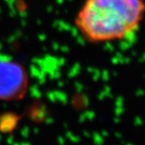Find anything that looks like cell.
<instances>
[{
	"label": "cell",
	"instance_id": "4",
	"mask_svg": "<svg viewBox=\"0 0 145 145\" xmlns=\"http://www.w3.org/2000/svg\"><path fill=\"white\" fill-rule=\"evenodd\" d=\"M115 136L117 138H119V140H122V134L121 133H119V132H117V133H115Z\"/></svg>",
	"mask_w": 145,
	"mask_h": 145
},
{
	"label": "cell",
	"instance_id": "2",
	"mask_svg": "<svg viewBox=\"0 0 145 145\" xmlns=\"http://www.w3.org/2000/svg\"><path fill=\"white\" fill-rule=\"evenodd\" d=\"M28 75L23 65L12 56L0 54V99L15 100L25 95Z\"/></svg>",
	"mask_w": 145,
	"mask_h": 145
},
{
	"label": "cell",
	"instance_id": "3",
	"mask_svg": "<svg viewBox=\"0 0 145 145\" xmlns=\"http://www.w3.org/2000/svg\"><path fill=\"white\" fill-rule=\"evenodd\" d=\"M134 125L136 126H141L143 125V121H142V119L140 118V117H135V119H134Z\"/></svg>",
	"mask_w": 145,
	"mask_h": 145
},
{
	"label": "cell",
	"instance_id": "5",
	"mask_svg": "<svg viewBox=\"0 0 145 145\" xmlns=\"http://www.w3.org/2000/svg\"><path fill=\"white\" fill-rule=\"evenodd\" d=\"M120 121H121V120H120V117H119V116L115 117V119H114V122H115V123H117V124H119V123H120Z\"/></svg>",
	"mask_w": 145,
	"mask_h": 145
},
{
	"label": "cell",
	"instance_id": "1",
	"mask_svg": "<svg viewBox=\"0 0 145 145\" xmlns=\"http://www.w3.org/2000/svg\"><path fill=\"white\" fill-rule=\"evenodd\" d=\"M145 20V0H84L74 25L82 38L94 45L132 38Z\"/></svg>",
	"mask_w": 145,
	"mask_h": 145
},
{
	"label": "cell",
	"instance_id": "6",
	"mask_svg": "<svg viewBox=\"0 0 145 145\" xmlns=\"http://www.w3.org/2000/svg\"><path fill=\"white\" fill-rule=\"evenodd\" d=\"M125 145H133V144H131V143H126Z\"/></svg>",
	"mask_w": 145,
	"mask_h": 145
}]
</instances>
